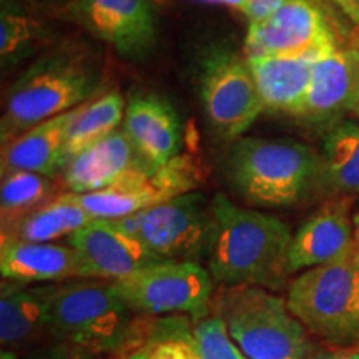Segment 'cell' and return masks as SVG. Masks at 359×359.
I'll return each mask as SVG.
<instances>
[{
	"label": "cell",
	"instance_id": "7c38bea8",
	"mask_svg": "<svg viewBox=\"0 0 359 359\" xmlns=\"http://www.w3.org/2000/svg\"><path fill=\"white\" fill-rule=\"evenodd\" d=\"M72 11L90 34L127 60L151 55L158 25L148 0H72Z\"/></svg>",
	"mask_w": 359,
	"mask_h": 359
},
{
	"label": "cell",
	"instance_id": "52a82bcc",
	"mask_svg": "<svg viewBox=\"0 0 359 359\" xmlns=\"http://www.w3.org/2000/svg\"><path fill=\"white\" fill-rule=\"evenodd\" d=\"M111 283L135 314H185L193 321L212 314L215 281L201 263L158 262Z\"/></svg>",
	"mask_w": 359,
	"mask_h": 359
},
{
	"label": "cell",
	"instance_id": "e0dca14e",
	"mask_svg": "<svg viewBox=\"0 0 359 359\" xmlns=\"http://www.w3.org/2000/svg\"><path fill=\"white\" fill-rule=\"evenodd\" d=\"M151 167L142 158L123 128L75 155L62 172L65 191L82 195L105 190L135 170Z\"/></svg>",
	"mask_w": 359,
	"mask_h": 359
},
{
	"label": "cell",
	"instance_id": "44dd1931",
	"mask_svg": "<svg viewBox=\"0 0 359 359\" xmlns=\"http://www.w3.org/2000/svg\"><path fill=\"white\" fill-rule=\"evenodd\" d=\"M52 285H22L2 280L0 286V344L2 349L29 346L48 334Z\"/></svg>",
	"mask_w": 359,
	"mask_h": 359
},
{
	"label": "cell",
	"instance_id": "7a4b0ae2",
	"mask_svg": "<svg viewBox=\"0 0 359 359\" xmlns=\"http://www.w3.org/2000/svg\"><path fill=\"white\" fill-rule=\"evenodd\" d=\"M100 83V65L82 48L65 45L45 53L7 90L0 122L2 145L90 102Z\"/></svg>",
	"mask_w": 359,
	"mask_h": 359
},
{
	"label": "cell",
	"instance_id": "d6986e66",
	"mask_svg": "<svg viewBox=\"0 0 359 359\" xmlns=\"http://www.w3.org/2000/svg\"><path fill=\"white\" fill-rule=\"evenodd\" d=\"M118 359H201L195 321L185 314H137Z\"/></svg>",
	"mask_w": 359,
	"mask_h": 359
},
{
	"label": "cell",
	"instance_id": "6da1fadb",
	"mask_svg": "<svg viewBox=\"0 0 359 359\" xmlns=\"http://www.w3.org/2000/svg\"><path fill=\"white\" fill-rule=\"evenodd\" d=\"M215 230L208 271L219 286H257L286 290L290 268V226L273 215L245 208L215 193L212 198Z\"/></svg>",
	"mask_w": 359,
	"mask_h": 359
},
{
	"label": "cell",
	"instance_id": "f546056e",
	"mask_svg": "<svg viewBox=\"0 0 359 359\" xmlns=\"http://www.w3.org/2000/svg\"><path fill=\"white\" fill-rule=\"evenodd\" d=\"M354 25L359 27V0H330Z\"/></svg>",
	"mask_w": 359,
	"mask_h": 359
},
{
	"label": "cell",
	"instance_id": "7402d4cb",
	"mask_svg": "<svg viewBox=\"0 0 359 359\" xmlns=\"http://www.w3.org/2000/svg\"><path fill=\"white\" fill-rule=\"evenodd\" d=\"M264 111L296 116L306 97L313 58L251 55L246 57Z\"/></svg>",
	"mask_w": 359,
	"mask_h": 359
},
{
	"label": "cell",
	"instance_id": "4316f807",
	"mask_svg": "<svg viewBox=\"0 0 359 359\" xmlns=\"http://www.w3.org/2000/svg\"><path fill=\"white\" fill-rule=\"evenodd\" d=\"M55 178L34 172H12L2 175L0 212L2 226L25 217L55 198Z\"/></svg>",
	"mask_w": 359,
	"mask_h": 359
},
{
	"label": "cell",
	"instance_id": "277c9868",
	"mask_svg": "<svg viewBox=\"0 0 359 359\" xmlns=\"http://www.w3.org/2000/svg\"><path fill=\"white\" fill-rule=\"evenodd\" d=\"M212 314L250 359H306L316 344L285 298L257 286H219Z\"/></svg>",
	"mask_w": 359,
	"mask_h": 359
},
{
	"label": "cell",
	"instance_id": "5b68a950",
	"mask_svg": "<svg viewBox=\"0 0 359 359\" xmlns=\"http://www.w3.org/2000/svg\"><path fill=\"white\" fill-rule=\"evenodd\" d=\"M135 316L111 281L77 278L52 285L48 333L72 346L116 354L128 338Z\"/></svg>",
	"mask_w": 359,
	"mask_h": 359
},
{
	"label": "cell",
	"instance_id": "2e32d148",
	"mask_svg": "<svg viewBox=\"0 0 359 359\" xmlns=\"http://www.w3.org/2000/svg\"><path fill=\"white\" fill-rule=\"evenodd\" d=\"M123 132L147 163L161 167L182 154L183 128L175 107L156 93L130 95Z\"/></svg>",
	"mask_w": 359,
	"mask_h": 359
},
{
	"label": "cell",
	"instance_id": "ba28073f",
	"mask_svg": "<svg viewBox=\"0 0 359 359\" xmlns=\"http://www.w3.org/2000/svg\"><path fill=\"white\" fill-rule=\"evenodd\" d=\"M200 97L210 127L224 140L243 137L264 111L248 60L224 48L201 62Z\"/></svg>",
	"mask_w": 359,
	"mask_h": 359
},
{
	"label": "cell",
	"instance_id": "8d00e7d4",
	"mask_svg": "<svg viewBox=\"0 0 359 359\" xmlns=\"http://www.w3.org/2000/svg\"><path fill=\"white\" fill-rule=\"evenodd\" d=\"M354 245L359 250V213L354 217Z\"/></svg>",
	"mask_w": 359,
	"mask_h": 359
},
{
	"label": "cell",
	"instance_id": "ffe728a7",
	"mask_svg": "<svg viewBox=\"0 0 359 359\" xmlns=\"http://www.w3.org/2000/svg\"><path fill=\"white\" fill-rule=\"evenodd\" d=\"M74 110L42 122L27 130L6 145H2L0 170L2 175L12 172H34L57 178L65 168V143Z\"/></svg>",
	"mask_w": 359,
	"mask_h": 359
},
{
	"label": "cell",
	"instance_id": "ac0fdd59",
	"mask_svg": "<svg viewBox=\"0 0 359 359\" xmlns=\"http://www.w3.org/2000/svg\"><path fill=\"white\" fill-rule=\"evenodd\" d=\"M0 273L4 280L22 285L87 278L77 251L70 245L19 240H2L0 243Z\"/></svg>",
	"mask_w": 359,
	"mask_h": 359
},
{
	"label": "cell",
	"instance_id": "3957f363",
	"mask_svg": "<svg viewBox=\"0 0 359 359\" xmlns=\"http://www.w3.org/2000/svg\"><path fill=\"white\" fill-rule=\"evenodd\" d=\"M224 173L246 203L283 208L321 185V155L291 138L241 137L228 150Z\"/></svg>",
	"mask_w": 359,
	"mask_h": 359
},
{
	"label": "cell",
	"instance_id": "9a60e30c",
	"mask_svg": "<svg viewBox=\"0 0 359 359\" xmlns=\"http://www.w3.org/2000/svg\"><path fill=\"white\" fill-rule=\"evenodd\" d=\"M351 196L323 203L293 235L290 246L291 273L330 263L354 246Z\"/></svg>",
	"mask_w": 359,
	"mask_h": 359
},
{
	"label": "cell",
	"instance_id": "cb8c5ba5",
	"mask_svg": "<svg viewBox=\"0 0 359 359\" xmlns=\"http://www.w3.org/2000/svg\"><path fill=\"white\" fill-rule=\"evenodd\" d=\"M321 187L336 196L359 195V122L341 120L323 138Z\"/></svg>",
	"mask_w": 359,
	"mask_h": 359
},
{
	"label": "cell",
	"instance_id": "d6a6232c",
	"mask_svg": "<svg viewBox=\"0 0 359 359\" xmlns=\"http://www.w3.org/2000/svg\"><path fill=\"white\" fill-rule=\"evenodd\" d=\"M203 2L222 4V6H226V7L236 8V11H240L241 13H243L245 7H246V2H248V0H203Z\"/></svg>",
	"mask_w": 359,
	"mask_h": 359
},
{
	"label": "cell",
	"instance_id": "e575fe53",
	"mask_svg": "<svg viewBox=\"0 0 359 359\" xmlns=\"http://www.w3.org/2000/svg\"><path fill=\"white\" fill-rule=\"evenodd\" d=\"M358 251V268H356V302H354V308H356V320L359 326V250Z\"/></svg>",
	"mask_w": 359,
	"mask_h": 359
},
{
	"label": "cell",
	"instance_id": "8fae6325",
	"mask_svg": "<svg viewBox=\"0 0 359 359\" xmlns=\"http://www.w3.org/2000/svg\"><path fill=\"white\" fill-rule=\"evenodd\" d=\"M338 47L333 25L316 0H286L268 19L250 24L245 39L246 57H308L316 60Z\"/></svg>",
	"mask_w": 359,
	"mask_h": 359
},
{
	"label": "cell",
	"instance_id": "8992f818",
	"mask_svg": "<svg viewBox=\"0 0 359 359\" xmlns=\"http://www.w3.org/2000/svg\"><path fill=\"white\" fill-rule=\"evenodd\" d=\"M356 245L333 262L304 269L288 285L290 311L303 326L334 348L359 341L356 320Z\"/></svg>",
	"mask_w": 359,
	"mask_h": 359
},
{
	"label": "cell",
	"instance_id": "603a6c76",
	"mask_svg": "<svg viewBox=\"0 0 359 359\" xmlns=\"http://www.w3.org/2000/svg\"><path fill=\"white\" fill-rule=\"evenodd\" d=\"M74 195L60 193L48 203L27 213L15 222L4 224L2 240L32 241V243H53L60 238H69L85 224L93 222Z\"/></svg>",
	"mask_w": 359,
	"mask_h": 359
},
{
	"label": "cell",
	"instance_id": "d4e9b609",
	"mask_svg": "<svg viewBox=\"0 0 359 359\" xmlns=\"http://www.w3.org/2000/svg\"><path fill=\"white\" fill-rule=\"evenodd\" d=\"M125 109V98L116 90H110L77 107L67 132L65 165L85 148L118 130L120 123H123Z\"/></svg>",
	"mask_w": 359,
	"mask_h": 359
},
{
	"label": "cell",
	"instance_id": "f35d334b",
	"mask_svg": "<svg viewBox=\"0 0 359 359\" xmlns=\"http://www.w3.org/2000/svg\"><path fill=\"white\" fill-rule=\"evenodd\" d=\"M354 348H356V349H358V351H359V341H358V343H356V346H354Z\"/></svg>",
	"mask_w": 359,
	"mask_h": 359
},
{
	"label": "cell",
	"instance_id": "74e56055",
	"mask_svg": "<svg viewBox=\"0 0 359 359\" xmlns=\"http://www.w3.org/2000/svg\"><path fill=\"white\" fill-rule=\"evenodd\" d=\"M0 359H17V351H13V349H2Z\"/></svg>",
	"mask_w": 359,
	"mask_h": 359
},
{
	"label": "cell",
	"instance_id": "484cf974",
	"mask_svg": "<svg viewBox=\"0 0 359 359\" xmlns=\"http://www.w3.org/2000/svg\"><path fill=\"white\" fill-rule=\"evenodd\" d=\"M47 42V30L19 4L2 0L0 11V58L4 69L19 64Z\"/></svg>",
	"mask_w": 359,
	"mask_h": 359
},
{
	"label": "cell",
	"instance_id": "1f68e13d",
	"mask_svg": "<svg viewBox=\"0 0 359 359\" xmlns=\"http://www.w3.org/2000/svg\"><path fill=\"white\" fill-rule=\"evenodd\" d=\"M333 359H359L356 348H334Z\"/></svg>",
	"mask_w": 359,
	"mask_h": 359
},
{
	"label": "cell",
	"instance_id": "f1b7e54d",
	"mask_svg": "<svg viewBox=\"0 0 359 359\" xmlns=\"http://www.w3.org/2000/svg\"><path fill=\"white\" fill-rule=\"evenodd\" d=\"M285 2L286 0H248L243 13L250 24H255V22H262L273 15Z\"/></svg>",
	"mask_w": 359,
	"mask_h": 359
},
{
	"label": "cell",
	"instance_id": "83f0119b",
	"mask_svg": "<svg viewBox=\"0 0 359 359\" xmlns=\"http://www.w3.org/2000/svg\"><path fill=\"white\" fill-rule=\"evenodd\" d=\"M195 336L201 359H250L233 341L223 320L215 314L195 321Z\"/></svg>",
	"mask_w": 359,
	"mask_h": 359
},
{
	"label": "cell",
	"instance_id": "836d02e7",
	"mask_svg": "<svg viewBox=\"0 0 359 359\" xmlns=\"http://www.w3.org/2000/svg\"><path fill=\"white\" fill-rule=\"evenodd\" d=\"M351 114L354 118L359 122V70H358V79H356V87H354V95L351 102Z\"/></svg>",
	"mask_w": 359,
	"mask_h": 359
},
{
	"label": "cell",
	"instance_id": "30bf717a",
	"mask_svg": "<svg viewBox=\"0 0 359 359\" xmlns=\"http://www.w3.org/2000/svg\"><path fill=\"white\" fill-rule=\"evenodd\" d=\"M215 230L212 200L190 191L143 212L140 240L165 262L203 263Z\"/></svg>",
	"mask_w": 359,
	"mask_h": 359
},
{
	"label": "cell",
	"instance_id": "4dcf8cb0",
	"mask_svg": "<svg viewBox=\"0 0 359 359\" xmlns=\"http://www.w3.org/2000/svg\"><path fill=\"white\" fill-rule=\"evenodd\" d=\"M74 351L69 346H60V348H53L48 349V351L40 353L37 356L30 358V359H75Z\"/></svg>",
	"mask_w": 359,
	"mask_h": 359
},
{
	"label": "cell",
	"instance_id": "4fadbf2b",
	"mask_svg": "<svg viewBox=\"0 0 359 359\" xmlns=\"http://www.w3.org/2000/svg\"><path fill=\"white\" fill-rule=\"evenodd\" d=\"M77 251L87 278L118 281L160 259L138 238L115 226L111 219H93L67 238Z\"/></svg>",
	"mask_w": 359,
	"mask_h": 359
},
{
	"label": "cell",
	"instance_id": "9c48e42d",
	"mask_svg": "<svg viewBox=\"0 0 359 359\" xmlns=\"http://www.w3.org/2000/svg\"><path fill=\"white\" fill-rule=\"evenodd\" d=\"M200 168L191 155L180 154L161 167H143L125 175L105 190L74 195L90 217L115 219L195 191Z\"/></svg>",
	"mask_w": 359,
	"mask_h": 359
},
{
	"label": "cell",
	"instance_id": "d590c367",
	"mask_svg": "<svg viewBox=\"0 0 359 359\" xmlns=\"http://www.w3.org/2000/svg\"><path fill=\"white\" fill-rule=\"evenodd\" d=\"M27 2L40 4V6H62V4L72 2V0H27Z\"/></svg>",
	"mask_w": 359,
	"mask_h": 359
},
{
	"label": "cell",
	"instance_id": "5bb4252c",
	"mask_svg": "<svg viewBox=\"0 0 359 359\" xmlns=\"http://www.w3.org/2000/svg\"><path fill=\"white\" fill-rule=\"evenodd\" d=\"M359 70V45L334 48L316 58L304 102L294 118L311 125H333L351 111Z\"/></svg>",
	"mask_w": 359,
	"mask_h": 359
}]
</instances>
